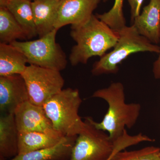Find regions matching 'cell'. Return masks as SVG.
Returning a JSON list of instances; mask_svg holds the SVG:
<instances>
[{
	"label": "cell",
	"instance_id": "cell-1",
	"mask_svg": "<svg viewBox=\"0 0 160 160\" xmlns=\"http://www.w3.org/2000/svg\"><path fill=\"white\" fill-rule=\"evenodd\" d=\"M92 97L106 101L108 110L100 122H95L92 118H86L97 129L107 132L112 141L114 142L121 137L126 128L131 129L137 122L141 105L126 102L125 88L120 82H112L108 87L98 89Z\"/></svg>",
	"mask_w": 160,
	"mask_h": 160
},
{
	"label": "cell",
	"instance_id": "cell-2",
	"mask_svg": "<svg viewBox=\"0 0 160 160\" xmlns=\"http://www.w3.org/2000/svg\"><path fill=\"white\" fill-rule=\"evenodd\" d=\"M71 29L70 36L76 42L69 57L72 66L86 64L93 57L102 58L118 39V32L94 14L84 24L71 26Z\"/></svg>",
	"mask_w": 160,
	"mask_h": 160
},
{
	"label": "cell",
	"instance_id": "cell-3",
	"mask_svg": "<svg viewBox=\"0 0 160 160\" xmlns=\"http://www.w3.org/2000/svg\"><path fill=\"white\" fill-rule=\"evenodd\" d=\"M85 122V128L77 136L67 160H109L115 152L142 142L139 135H130L126 131L113 142L108 134L97 129L86 118Z\"/></svg>",
	"mask_w": 160,
	"mask_h": 160
},
{
	"label": "cell",
	"instance_id": "cell-4",
	"mask_svg": "<svg viewBox=\"0 0 160 160\" xmlns=\"http://www.w3.org/2000/svg\"><path fill=\"white\" fill-rule=\"evenodd\" d=\"M82 103L78 89H63L44 103L42 107L55 130L63 136H77L86 122L79 115Z\"/></svg>",
	"mask_w": 160,
	"mask_h": 160
},
{
	"label": "cell",
	"instance_id": "cell-5",
	"mask_svg": "<svg viewBox=\"0 0 160 160\" xmlns=\"http://www.w3.org/2000/svg\"><path fill=\"white\" fill-rule=\"evenodd\" d=\"M118 33V39L113 50L93 64L91 70L93 75L115 74L118 71V65L133 53L159 52L160 46L152 44L141 35L133 25L125 26Z\"/></svg>",
	"mask_w": 160,
	"mask_h": 160
},
{
	"label": "cell",
	"instance_id": "cell-6",
	"mask_svg": "<svg viewBox=\"0 0 160 160\" xmlns=\"http://www.w3.org/2000/svg\"><path fill=\"white\" fill-rule=\"evenodd\" d=\"M59 29L37 40L15 41L11 45L26 56L29 65L61 71L66 69L68 61L65 52L56 41Z\"/></svg>",
	"mask_w": 160,
	"mask_h": 160
},
{
	"label": "cell",
	"instance_id": "cell-7",
	"mask_svg": "<svg viewBox=\"0 0 160 160\" xmlns=\"http://www.w3.org/2000/svg\"><path fill=\"white\" fill-rule=\"evenodd\" d=\"M26 82L29 101L42 106L47 100L63 89L65 81L60 72L29 65L22 74Z\"/></svg>",
	"mask_w": 160,
	"mask_h": 160
},
{
	"label": "cell",
	"instance_id": "cell-8",
	"mask_svg": "<svg viewBox=\"0 0 160 160\" xmlns=\"http://www.w3.org/2000/svg\"><path fill=\"white\" fill-rule=\"evenodd\" d=\"M14 114L18 132H39L64 137L55 130L42 106L29 100L19 106Z\"/></svg>",
	"mask_w": 160,
	"mask_h": 160
},
{
	"label": "cell",
	"instance_id": "cell-9",
	"mask_svg": "<svg viewBox=\"0 0 160 160\" xmlns=\"http://www.w3.org/2000/svg\"><path fill=\"white\" fill-rule=\"evenodd\" d=\"M101 0H61L55 28L78 26L88 21Z\"/></svg>",
	"mask_w": 160,
	"mask_h": 160
},
{
	"label": "cell",
	"instance_id": "cell-10",
	"mask_svg": "<svg viewBox=\"0 0 160 160\" xmlns=\"http://www.w3.org/2000/svg\"><path fill=\"white\" fill-rule=\"evenodd\" d=\"M29 100L26 82L21 74L0 77V111L14 114L17 109Z\"/></svg>",
	"mask_w": 160,
	"mask_h": 160
},
{
	"label": "cell",
	"instance_id": "cell-11",
	"mask_svg": "<svg viewBox=\"0 0 160 160\" xmlns=\"http://www.w3.org/2000/svg\"><path fill=\"white\" fill-rule=\"evenodd\" d=\"M141 35L152 44L160 42V0H150L142 12L132 21Z\"/></svg>",
	"mask_w": 160,
	"mask_h": 160
},
{
	"label": "cell",
	"instance_id": "cell-12",
	"mask_svg": "<svg viewBox=\"0 0 160 160\" xmlns=\"http://www.w3.org/2000/svg\"><path fill=\"white\" fill-rule=\"evenodd\" d=\"M61 0H33L31 5L38 36L42 38L55 28Z\"/></svg>",
	"mask_w": 160,
	"mask_h": 160
},
{
	"label": "cell",
	"instance_id": "cell-13",
	"mask_svg": "<svg viewBox=\"0 0 160 160\" xmlns=\"http://www.w3.org/2000/svg\"><path fill=\"white\" fill-rule=\"evenodd\" d=\"M18 132L14 114H2L0 117V160H10L18 154Z\"/></svg>",
	"mask_w": 160,
	"mask_h": 160
},
{
	"label": "cell",
	"instance_id": "cell-14",
	"mask_svg": "<svg viewBox=\"0 0 160 160\" xmlns=\"http://www.w3.org/2000/svg\"><path fill=\"white\" fill-rule=\"evenodd\" d=\"M77 136H65L54 146L44 149L18 154L9 160H67Z\"/></svg>",
	"mask_w": 160,
	"mask_h": 160
},
{
	"label": "cell",
	"instance_id": "cell-15",
	"mask_svg": "<svg viewBox=\"0 0 160 160\" xmlns=\"http://www.w3.org/2000/svg\"><path fill=\"white\" fill-rule=\"evenodd\" d=\"M25 54L10 44L0 43V77L22 75L27 67Z\"/></svg>",
	"mask_w": 160,
	"mask_h": 160
},
{
	"label": "cell",
	"instance_id": "cell-16",
	"mask_svg": "<svg viewBox=\"0 0 160 160\" xmlns=\"http://www.w3.org/2000/svg\"><path fill=\"white\" fill-rule=\"evenodd\" d=\"M63 137L39 132H19L18 155L54 146Z\"/></svg>",
	"mask_w": 160,
	"mask_h": 160
},
{
	"label": "cell",
	"instance_id": "cell-17",
	"mask_svg": "<svg viewBox=\"0 0 160 160\" xmlns=\"http://www.w3.org/2000/svg\"><path fill=\"white\" fill-rule=\"evenodd\" d=\"M31 0H8L6 7L22 27L28 39L38 35Z\"/></svg>",
	"mask_w": 160,
	"mask_h": 160
},
{
	"label": "cell",
	"instance_id": "cell-18",
	"mask_svg": "<svg viewBox=\"0 0 160 160\" xmlns=\"http://www.w3.org/2000/svg\"><path fill=\"white\" fill-rule=\"evenodd\" d=\"M28 39L26 33L14 17L4 6H0V42L11 44L15 41Z\"/></svg>",
	"mask_w": 160,
	"mask_h": 160
},
{
	"label": "cell",
	"instance_id": "cell-19",
	"mask_svg": "<svg viewBox=\"0 0 160 160\" xmlns=\"http://www.w3.org/2000/svg\"><path fill=\"white\" fill-rule=\"evenodd\" d=\"M124 0H115L114 4L111 9L102 14L96 15L98 18L118 32L126 26V21L123 12Z\"/></svg>",
	"mask_w": 160,
	"mask_h": 160
},
{
	"label": "cell",
	"instance_id": "cell-20",
	"mask_svg": "<svg viewBox=\"0 0 160 160\" xmlns=\"http://www.w3.org/2000/svg\"><path fill=\"white\" fill-rule=\"evenodd\" d=\"M160 149L150 146L133 151L115 152L109 160H160Z\"/></svg>",
	"mask_w": 160,
	"mask_h": 160
},
{
	"label": "cell",
	"instance_id": "cell-21",
	"mask_svg": "<svg viewBox=\"0 0 160 160\" xmlns=\"http://www.w3.org/2000/svg\"><path fill=\"white\" fill-rule=\"evenodd\" d=\"M130 7L131 22L140 14V10L144 0H128Z\"/></svg>",
	"mask_w": 160,
	"mask_h": 160
},
{
	"label": "cell",
	"instance_id": "cell-22",
	"mask_svg": "<svg viewBox=\"0 0 160 160\" xmlns=\"http://www.w3.org/2000/svg\"><path fill=\"white\" fill-rule=\"evenodd\" d=\"M158 54V57L153 63L152 68V72L155 78L156 79H160V50Z\"/></svg>",
	"mask_w": 160,
	"mask_h": 160
},
{
	"label": "cell",
	"instance_id": "cell-23",
	"mask_svg": "<svg viewBox=\"0 0 160 160\" xmlns=\"http://www.w3.org/2000/svg\"><path fill=\"white\" fill-rule=\"evenodd\" d=\"M102 1L104 2H107V1H109V0H102Z\"/></svg>",
	"mask_w": 160,
	"mask_h": 160
},
{
	"label": "cell",
	"instance_id": "cell-24",
	"mask_svg": "<svg viewBox=\"0 0 160 160\" xmlns=\"http://www.w3.org/2000/svg\"><path fill=\"white\" fill-rule=\"evenodd\" d=\"M31 1H33V0H31Z\"/></svg>",
	"mask_w": 160,
	"mask_h": 160
},
{
	"label": "cell",
	"instance_id": "cell-25",
	"mask_svg": "<svg viewBox=\"0 0 160 160\" xmlns=\"http://www.w3.org/2000/svg\"></svg>",
	"mask_w": 160,
	"mask_h": 160
},
{
	"label": "cell",
	"instance_id": "cell-26",
	"mask_svg": "<svg viewBox=\"0 0 160 160\" xmlns=\"http://www.w3.org/2000/svg\"></svg>",
	"mask_w": 160,
	"mask_h": 160
}]
</instances>
